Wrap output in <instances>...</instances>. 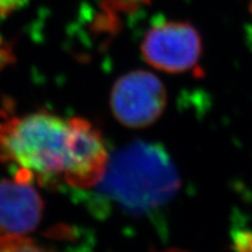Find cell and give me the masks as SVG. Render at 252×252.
<instances>
[{"mask_svg":"<svg viewBox=\"0 0 252 252\" xmlns=\"http://www.w3.org/2000/svg\"><path fill=\"white\" fill-rule=\"evenodd\" d=\"M109 159L100 132L83 118L37 111L0 119V162L15 178L90 189L103 179Z\"/></svg>","mask_w":252,"mask_h":252,"instance_id":"6da1fadb","label":"cell"},{"mask_svg":"<svg viewBox=\"0 0 252 252\" xmlns=\"http://www.w3.org/2000/svg\"><path fill=\"white\" fill-rule=\"evenodd\" d=\"M174 163L157 144L135 141L109 159L96 187L105 198L132 215H145L165 206L180 188Z\"/></svg>","mask_w":252,"mask_h":252,"instance_id":"7a4b0ae2","label":"cell"},{"mask_svg":"<svg viewBox=\"0 0 252 252\" xmlns=\"http://www.w3.org/2000/svg\"><path fill=\"white\" fill-rule=\"evenodd\" d=\"M167 104L162 82L153 74L135 70L118 78L111 93L113 116L132 128L146 127L159 119Z\"/></svg>","mask_w":252,"mask_h":252,"instance_id":"3957f363","label":"cell"},{"mask_svg":"<svg viewBox=\"0 0 252 252\" xmlns=\"http://www.w3.org/2000/svg\"><path fill=\"white\" fill-rule=\"evenodd\" d=\"M201 37L186 23H165L147 32L141 43L144 59L152 67L167 72L193 68L201 55Z\"/></svg>","mask_w":252,"mask_h":252,"instance_id":"277c9868","label":"cell"},{"mask_svg":"<svg viewBox=\"0 0 252 252\" xmlns=\"http://www.w3.org/2000/svg\"><path fill=\"white\" fill-rule=\"evenodd\" d=\"M43 201L33 182L14 178L0 181V235H25L39 225Z\"/></svg>","mask_w":252,"mask_h":252,"instance_id":"5b68a950","label":"cell"},{"mask_svg":"<svg viewBox=\"0 0 252 252\" xmlns=\"http://www.w3.org/2000/svg\"><path fill=\"white\" fill-rule=\"evenodd\" d=\"M41 249L25 235H0V251H31Z\"/></svg>","mask_w":252,"mask_h":252,"instance_id":"8992f818","label":"cell"},{"mask_svg":"<svg viewBox=\"0 0 252 252\" xmlns=\"http://www.w3.org/2000/svg\"><path fill=\"white\" fill-rule=\"evenodd\" d=\"M234 249L241 251H252V232L238 231L234 236Z\"/></svg>","mask_w":252,"mask_h":252,"instance_id":"52a82bcc","label":"cell"},{"mask_svg":"<svg viewBox=\"0 0 252 252\" xmlns=\"http://www.w3.org/2000/svg\"><path fill=\"white\" fill-rule=\"evenodd\" d=\"M28 0H0V17H5L17 11L26 4Z\"/></svg>","mask_w":252,"mask_h":252,"instance_id":"ba28073f","label":"cell"}]
</instances>
